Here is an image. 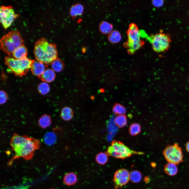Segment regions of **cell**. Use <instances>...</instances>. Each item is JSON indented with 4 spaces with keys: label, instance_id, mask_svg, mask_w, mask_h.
Wrapping results in <instances>:
<instances>
[{
    "label": "cell",
    "instance_id": "cell-15",
    "mask_svg": "<svg viewBox=\"0 0 189 189\" xmlns=\"http://www.w3.org/2000/svg\"><path fill=\"white\" fill-rule=\"evenodd\" d=\"M83 7L80 4H76L72 6L70 10V13L71 16L73 17L81 15L83 12Z\"/></svg>",
    "mask_w": 189,
    "mask_h": 189
},
{
    "label": "cell",
    "instance_id": "cell-12",
    "mask_svg": "<svg viewBox=\"0 0 189 189\" xmlns=\"http://www.w3.org/2000/svg\"><path fill=\"white\" fill-rule=\"evenodd\" d=\"M27 48L23 44L14 50L12 55L14 58L19 59L27 57Z\"/></svg>",
    "mask_w": 189,
    "mask_h": 189
},
{
    "label": "cell",
    "instance_id": "cell-1",
    "mask_svg": "<svg viewBox=\"0 0 189 189\" xmlns=\"http://www.w3.org/2000/svg\"><path fill=\"white\" fill-rule=\"evenodd\" d=\"M40 144L38 139L14 133L10 140V145L15 154L9 161L8 165H11L14 160L20 157L27 160L31 159L35 151L40 148Z\"/></svg>",
    "mask_w": 189,
    "mask_h": 189
},
{
    "label": "cell",
    "instance_id": "cell-16",
    "mask_svg": "<svg viewBox=\"0 0 189 189\" xmlns=\"http://www.w3.org/2000/svg\"><path fill=\"white\" fill-rule=\"evenodd\" d=\"M73 114L72 109L69 107L63 108L61 110L60 114L61 118L65 121H69L71 119Z\"/></svg>",
    "mask_w": 189,
    "mask_h": 189
},
{
    "label": "cell",
    "instance_id": "cell-10",
    "mask_svg": "<svg viewBox=\"0 0 189 189\" xmlns=\"http://www.w3.org/2000/svg\"><path fill=\"white\" fill-rule=\"evenodd\" d=\"M129 179L130 174L127 170L121 169L117 170L114 174L113 179L116 188L126 185Z\"/></svg>",
    "mask_w": 189,
    "mask_h": 189
},
{
    "label": "cell",
    "instance_id": "cell-22",
    "mask_svg": "<svg viewBox=\"0 0 189 189\" xmlns=\"http://www.w3.org/2000/svg\"><path fill=\"white\" fill-rule=\"evenodd\" d=\"M108 39L109 41L113 43H116L121 40L122 37L120 33L117 30H113L109 34Z\"/></svg>",
    "mask_w": 189,
    "mask_h": 189
},
{
    "label": "cell",
    "instance_id": "cell-32",
    "mask_svg": "<svg viewBox=\"0 0 189 189\" xmlns=\"http://www.w3.org/2000/svg\"><path fill=\"white\" fill-rule=\"evenodd\" d=\"M54 189L52 188V189Z\"/></svg>",
    "mask_w": 189,
    "mask_h": 189
},
{
    "label": "cell",
    "instance_id": "cell-3",
    "mask_svg": "<svg viewBox=\"0 0 189 189\" xmlns=\"http://www.w3.org/2000/svg\"><path fill=\"white\" fill-rule=\"evenodd\" d=\"M1 49L9 56L23 44V40L17 30H12L4 35L0 40Z\"/></svg>",
    "mask_w": 189,
    "mask_h": 189
},
{
    "label": "cell",
    "instance_id": "cell-25",
    "mask_svg": "<svg viewBox=\"0 0 189 189\" xmlns=\"http://www.w3.org/2000/svg\"><path fill=\"white\" fill-rule=\"evenodd\" d=\"M113 112L117 115H124L126 112V109L123 105L119 103L115 104L113 109Z\"/></svg>",
    "mask_w": 189,
    "mask_h": 189
},
{
    "label": "cell",
    "instance_id": "cell-2",
    "mask_svg": "<svg viewBox=\"0 0 189 189\" xmlns=\"http://www.w3.org/2000/svg\"><path fill=\"white\" fill-rule=\"evenodd\" d=\"M34 52L36 60L45 64H51L58 58L55 44L50 43L45 38L38 39L35 43Z\"/></svg>",
    "mask_w": 189,
    "mask_h": 189
},
{
    "label": "cell",
    "instance_id": "cell-27",
    "mask_svg": "<svg viewBox=\"0 0 189 189\" xmlns=\"http://www.w3.org/2000/svg\"><path fill=\"white\" fill-rule=\"evenodd\" d=\"M38 90L41 94L45 95L49 92L50 88L49 85L47 83L45 82H43L40 83L39 85Z\"/></svg>",
    "mask_w": 189,
    "mask_h": 189
},
{
    "label": "cell",
    "instance_id": "cell-5",
    "mask_svg": "<svg viewBox=\"0 0 189 189\" xmlns=\"http://www.w3.org/2000/svg\"><path fill=\"white\" fill-rule=\"evenodd\" d=\"M128 39L125 44L129 54H133L142 46L144 41L141 39V35L137 25L131 24L127 32Z\"/></svg>",
    "mask_w": 189,
    "mask_h": 189
},
{
    "label": "cell",
    "instance_id": "cell-29",
    "mask_svg": "<svg viewBox=\"0 0 189 189\" xmlns=\"http://www.w3.org/2000/svg\"><path fill=\"white\" fill-rule=\"evenodd\" d=\"M1 104H3L6 102L8 98V95L6 92L3 91H1L0 92Z\"/></svg>",
    "mask_w": 189,
    "mask_h": 189
},
{
    "label": "cell",
    "instance_id": "cell-21",
    "mask_svg": "<svg viewBox=\"0 0 189 189\" xmlns=\"http://www.w3.org/2000/svg\"><path fill=\"white\" fill-rule=\"evenodd\" d=\"M51 123L50 116L46 114L43 115L39 120V124L43 128H45L49 126Z\"/></svg>",
    "mask_w": 189,
    "mask_h": 189
},
{
    "label": "cell",
    "instance_id": "cell-28",
    "mask_svg": "<svg viewBox=\"0 0 189 189\" xmlns=\"http://www.w3.org/2000/svg\"><path fill=\"white\" fill-rule=\"evenodd\" d=\"M141 131V127L138 124L133 123L130 126L129 132L130 134L132 135H135L138 134Z\"/></svg>",
    "mask_w": 189,
    "mask_h": 189
},
{
    "label": "cell",
    "instance_id": "cell-7",
    "mask_svg": "<svg viewBox=\"0 0 189 189\" xmlns=\"http://www.w3.org/2000/svg\"><path fill=\"white\" fill-rule=\"evenodd\" d=\"M147 38L155 52H164L167 50L170 46L171 40L169 34L159 33Z\"/></svg>",
    "mask_w": 189,
    "mask_h": 189
},
{
    "label": "cell",
    "instance_id": "cell-18",
    "mask_svg": "<svg viewBox=\"0 0 189 189\" xmlns=\"http://www.w3.org/2000/svg\"><path fill=\"white\" fill-rule=\"evenodd\" d=\"M63 181L66 185H73L77 182V176L73 172L68 173L65 176Z\"/></svg>",
    "mask_w": 189,
    "mask_h": 189
},
{
    "label": "cell",
    "instance_id": "cell-14",
    "mask_svg": "<svg viewBox=\"0 0 189 189\" xmlns=\"http://www.w3.org/2000/svg\"><path fill=\"white\" fill-rule=\"evenodd\" d=\"M164 171L168 175L170 176H174L177 174L178 169L176 164L169 162L164 166Z\"/></svg>",
    "mask_w": 189,
    "mask_h": 189
},
{
    "label": "cell",
    "instance_id": "cell-4",
    "mask_svg": "<svg viewBox=\"0 0 189 189\" xmlns=\"http://www.w3.org/2000/svg\"><path fill=\"white\" fill-rule=\"evenodd\" d=\"M34 61L27 57L19 59L7 56L5 58V64L9 69L15 75L20 77L27 73Z\"/></svg>",
    "mask_w": 189,
    "mask_h": 189
},
{
    "label": "cell",
    "instance_id": "cell-24",
    "mask_svg": "<svg viewBox=\"0 0 189 189\" xmlns=\"http://www.w3.org/2000/svg\"><path fill=\"white\" fill-rule=\"evenodd\" d=\"M142 175L141 173L137 170H133L130 174V179L133 182L138 183L141 180Z\"/></svg>",
    "mask_w": 189,
    "mask_h": 189
},
{
    "label": "cell",
    "instance_id": "cell-11",
    "mask_svg": "<svg viewBox=\"0 0 189 189\" xmlns=\"http://www.w3.org/2000/svg\"><path fill=\"white\" fill-rule=\"evenodd\" d=\"M47 68L46 65L39 62L35 61L32 63L30 69L33 74L39 78Z\"/></svg>",
    "mask_w": 189,
    "mask_h": 189
},
{
    "label": "cell",
    "instance_id": "cell-23",
    "mask_svg": "<svg viewBox=\"0 0 189 189\" xmlns=\"http://www.w3.org/2000/svg\"><path fill=\"white\" fill-rule=\"evenodd\" d=\"M114 122L119 127H123L127 124L126 117L124 115H119L115 118Z\"/></svg>",
    "mask_w": 189,
    "mask_h": 189
},
{
    "label": "cell",
    "instance_id": "cell-30",
    "mask_svg": "<svg viewBox=\"0 0 189 189\" xmlns=\"http://www.w3.org/2000/svg\"><path fill=\"white\" fill-rule=\"evenodd\" d=\"M163 1L162 0H154L152 2L153 5L156 7H159L161 6L163 4Z\"/></svg>",
    "mask_w": 189,
    "mask_h": 189
},
{
    "label": "cell",
    "instance_id": "cell-6",
    "mask_svg": "<svg viewBox=\"0 0 189 189\" xmlns=\"http://www.w3.org/2000/svg\"><path fill=\"white\" fill-rule=\"evenodd\" d=\"M112 145L108 148L107 153L109 155L118 158L124 159L133 154L142 155L144 153L131 150L122 143L113 140Z\"/></svg>",
    "mask_w": 189,
    "mask_h": 189
},
{
    "label": "cell",
    "instance_id": "cell-20",
    "mask_svg": "<svg viewBox=\"0 0 189 189\" xmlns=\"http://www.w3.org/2000/svg\"><path fill=\"white\" fill-rule=\"evenodd\" d=\"M64 65L63 61L58 58L54 60L51 64L52 70L57 72L61 71L64 69Z\"/></svg>",
    "mask_w": 189,
    "mask_h": 189
},
{
    "label": "cell",
    "instance_id": "cell-17",
    "mask_svg": "<svg viewBox=\"0 0 189 189\" xmlns=\"http://www.w3.org/2000/svg\"><path fill=\"white\" fill-rule=\"evenodd\" d=\"M56 140V136L53 132H47L44 135V140L45 143L47 145H51L54 144Z\"/></svg>",
    "mask_w": 189,
    "mask_h": 189
},
{
    "label": "cell",
    "instance_id": "cell-31",
    "mask_svg": "<svg viewBox=\"0 0 189 189\" xmlns=\"http://www.w3.org/2000/svg\"><path fill=\"white\" fill-rule=\"evenodd\" d=\"M186 148L187 151L189 152V141L187 142L186 144Z\"/></svg>",
    "mask_w": 189,
    "mask_h": 189
},
{
    "label": "cell",
    "instance_id": "cell-26",
    "mask_svg": "<svg viewBox=\"0 0 189 189\" xmlns=\"http://www.w3.org/2000/svg\"><path fill=\"white\" fill-rule=\"evenodd\" d=\"M96 160L97 162L101 165L105 164L107 161L108 157L107 154L101 152L96 156Z\"/></svg>",
    "mask_w": 189,
    "mask_h": 189
},
{
    "label": "cell",
    "instance_id": "cell-19",
    "mask_svg": "<svg viewBox=\"0 0 189 189\" xmlns=\"http://www.w3.org/2000/svg\"><path fill=\"white\" fill-rule=\"evenodd\" d=\"M113 27L111 24L106 21L102 22L99 26V29L102 33L109 34L113 30Z\"/></svg>",
    "mask_w": 189,
    "mask_h": 189
},
{
    "label": "cell",
    "instance_id": "cell-8",
    "mask_svg": "<svg viewBox=\"0 0 189 189\" xmlns=\"http://www.w3.org/2000/svg\"><path fill=\"white\" fill-rule=\"evenodd\" d=\"M163 153L165 158L169 162L177 164L182 161V150L177 143L166 147Z\"/></svg>",
    "mask_w": 189,
    "mask_h": 189
},
{
    "label": "cell",
    "instance_id": "cell-9",
    "mask_svg": "<svg viewBox=\"0 0 189 189\" xmlns=\"http://www.w3.org/2000/svg\"><path fill=\"white\" fill-rule=\"evenodd\" d=\"M19 15V14L15 13L11 6H2L0 7V22L5 29L9 27Z\"/></svg>",
    "mask_w": 189,
    "mask_h": 189
},
{
    "label": "cell",
    "instance_id": "cell-13",
    "mask_svg": "<svg viewBox=\"0 0 189 189\" xmlns=\"http://www.w3.org/2000/svg\"><path fill=\"white\" fill-rule=\"evenodd\" d=\"M55 76L54 71L52 69H48L46 70L39 78L43 81L49 82L54 79Z\"/></svg>",
    "mask_w": 189,
    "mask_h": 189
}]
</instances>
